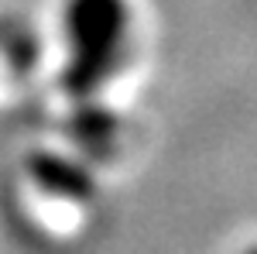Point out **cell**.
I'll use <instances>...</instances> for the list:
<instances>
[{
  "label": "cell",
  "instance_id": "cell-1",
  "mask_svg": "<svg viewBox=\"0 0 257 254\" xmlns=\"http://www.w3.org/2000/svg\"><path fill=\"white\" fill-rule=\"evenodd\" d=\"M131 31L127 0H65L69 65L62 86L69 97H93L120 69Z\"/></svg>",
  "mask_w": 257,
  "mask_h": 254
},
{
  "label": "cell",
  "instance_id": "cell-2",
  "mask_svg": "<svg viewBox=\"0 0 257 254\" xmlns=\"http://www.w3.org/2000/svg\"><path fill=\"white\" fill-rule=\"evenodd\" d=\"M31 176L52 196H65V199H89L93 189H96L93 176L82 165L69 161V158H59V155H45V151L31 158Z\"/></svg>",
  "mask_w": 257,
  "mask_h": 254
},
{
  "label": "cell",
  "instance_id": "cell-3",
  "mask_svg": "<svg viewBox=\"0 0 257 254\" xmlns=\"http://www.w3.org/2000/svg\"><path fill=\"white\" fill-rule=\"evenodd\" d=\"M247 254H257V247H250V251H247Z\"/></svg>",
  "mask_w": 257,
  "mask_h": 254
}]
</instances>
